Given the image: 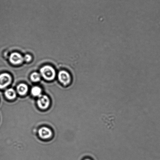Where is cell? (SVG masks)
<instances>
[{"label":"cell","instance_id":"cell-8","mask_svg":"<svg viewBox=\"0 0 160 160\" xmlns=\"http://www.w3.org/2000/svg\"><path fill=\"white\" fill-rule=\"evenodd\" d=\"M5 95L6 98L9 100H13L16 96V94L15 90L12 89H7L5 92Z\"/></svg>","mask_w":160,"mask_h":160},{"label":"cell","instance_id":"cell-10","mask_svg":"<svg viewBox=\"0 0 160 160\" xmlns=\"http://www.w3.org/2000/svg\"><path fill=\"white\" fill-rule=\"evenodd\" d=\"M31 80L33 82H38L40 80V76L39 74L36 72L32 73L31 75Z\"/></svg>","mask_w":160,"mask_h":160},{"label":"cell","instance_id":"cell-11","mask_svg":"<svg viewBox=\"0 0 160 160\" xmlns=\"http://www.w3.org/2000/svg\"><path fill=\"white\" fill-rule=\"evenodd\" d=\"M32 59V57L31 55L28 54H27L25 56L23 59L26 61V62H29Z\"/></svg>","mask_w":160,"mask_h":160},{"label":"cell","instance_id":"cell-1","mask_svg":"<svg viewBox=\"0 0 160 160\" xmlns=\"http://www.w3.org/2000/svg\"><path fill=\"white\" fill-rule=\"evenodd\" d=\"M42 76L48 80H52L56 76V72L52 67L49 65L45 66L40 70Z\"/></svg>","mask_w":160,"mask_h":160},{"label":"cell","instance_id":"cell-6","mask_svg":"<svg viewBox=\"0 0 160 160\" xmlns=\"http://www.w3.org/2000/svg\"><path fill=\"white\" fill-rule=\"evenodd\" d=\"M39 135L43 139H48L51 137L52 135L51 130L47 127H42L39 130Z\"/></svg>","mask_w":160,"mask_h":160},{"label":"cell","instance_id":"cell-9","mask_svg":"<svg viewBox=\"0 0 160 160\" xmlns=\"http://www.w3.org/2000/svg\"><path fill=\"white\" fill-rule=\"evenodd\" d=\"M31 93L34 96L40 97L41 95L42 90L40 87L35 86L31 89Z\"/></svg>","mask_w":160,"mask_h":160},{"label":"cell","instance_id":"cell-7","mask_svg":"<svg viewBox=\"0 0 160 160\" xmlns=\"http://www.w3.org/2000/svg\"><path fill=\"white\" fill-rule=\"evenodd\" d=\"M17 90L18 93L21 95H24L28 91V87L25 84H20L17 86Z\"/></svg>","mask_w":160,"mask_h":160},{"label":"cell","instance_id":"cell-3","mask_svg":"<svg viewBox=\"0 0 160 160\" xmlns=\"http://www.w3.org/2000/svg\"><path fill=\"white\" fill-rule=\"evenodd\" d=\"M50 104V100L45 95H41L39 97L38 100V105L40 109H45L48 108Z\"/></svg>","mask_w":160,"mask_h":160},{"label":"cell","instance_id":"cell-2","mask_svg":"<svg viewBox=\"0 0 160 160\" xmlns=\"http://www.w3.org/2000/svg\"><path fill=\"white\" fill-rule=\"evenodd\" d=\"M12 77L7 73H3L0 75V89H4L10 84Z\"/></svg>","mask_w":160,"mask_h":160},{"label":"cell","instance_id":"cell-5","mask_svg":"<svg viewBox=\"0 0 160 160\" xmlns=\"http://www.w3.org/2000/svg\"><path fill=\"white\" fill-rule=\"evenodd\" d=\"M24 60L23 58L19 53H14L11 54L9 60L12 64L17 65L22 63Z\"/></svg>","mask_w":160,"mask_h":160},{"label":"cell","instance_id":"cell-12","mask_svg":"<svg viewBox=\"0 0 160 160\" xmlns=\"http://www.w3.org/2000/svg\"><path fill=\"white\" fill-rule=\"evenodd\" d=\"M85 160H91L89 159H85Z\"/></svg>","mask_w":160,"mask_h":160},{"label":"cell","instance_id":"cell-4","mask_svg":"<svg viewBox=\"0 0 160 160\" xmlns=\"http://www.w3.org/2000/svg\"><path fill=\"white\" fill-rule=\"evenodd\" d=\"M58 76L59 80L64 85H67L69 84L71 80V77L69 74L64 70L59 72Z\"/></svg>","mask_w":160,"mask_h":160}]
</instances>
